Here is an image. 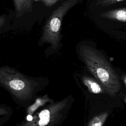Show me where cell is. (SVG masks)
<instances>
[{
  "mask_svg": "<svg viewBox=\"0 0 126 126\" xmlns=\"http://www.w3.org/2000/svg\"><path fill=\"white\" fill-rule=\"evenodd\" d=\"M47 83V79L43 77L29 76L13 67L0 65V87L21 108L26 109L29 106Z\"/></svg>",
  "mask_w": 126,
  "mask_h": 126,
  "instance_id": "6da1fadb",
  "label": "cell"
},
{
  "mask_svg": "<svg viewBox=\"0 0 126 126\" xmlns=\"http://www.w3.org/2000/svg\"><path fill=\"white\" fill-rule=\"evenodd\" d=\"M79 54L88 69L101 84L106 92L115 96L121 89L116 72L103 55L97 49L86 45L79 48Z\"/></svg>",
  "mask_w": 126,
  "mask_h": 126,
  "instance_id": "7a4b0ae2",
  "label": "cell"
},
{
  "mask_svg": "<svg viewBox=\"0 0 126 126\" xmlns=\"http://www.w3.org/2000/svg\"><path fill=\"white\" fill-rule=\"evenodd\" d=\"M78 0H66L63 1L52 13L47 21L41 38V41L51 44L53 49H56L61 38L62 22L67 11L77 4Z\"/></svg>",
  "mask_w": 126,
  "mask_h": 126,
  "instance_id": "3957f363",
  "label": "cell"
},
{
  "mask_svg": "<svg viewBox=\"0 0 126 126\" xmlns=\"http://www.w3.org/2000/svg\"><path fill=\"white\" fill-rule=\"evenodd\" d=\"M66 104V99L50 103L32 116L25 117L15 126H56Z\"/></svg>",
  "mask_w": 126,
  "mask_h": 126,
  "instance_id": "277c9868",
  "label": "cell"
},
{
  "mask_svg": "<svg viewBox=\"0 0 126 126\" xmlns=\"http://www.w3.org/2000/svg\"><path fill=\"white\" fill-rule=\"evenodd\" d=\"M53 100L51 99L47 94L44 95L37 96L33 101L25 109L26 117L32 116L37 112L38 109L41 108L49 103H52Z\"/></svg>",
  "mask_w": 126,
  "mask_h": 126,
  "instance_id": "5b68a950",
  "label": "cell"
},
{
  "mask_svg": "<svg viewBox=\"0 0 126 126\" xmlns=\"http://www.w3.org/2000/svg\"><path fill=\"white\" fill-rule=\"evenodd\" d=\"M100 16L103 18L110 20L126 22V7H123L105 11L101 14Z\"/></svg>",
  "mask_w": 126,
  "mask_h": 126,
  "instance_id": "8992f818",
  "label": "cell"
},
{
  "mask_svg": "<svg viewBox=\"0 0 126 126\" xmlns=\"http://www.w3.org/2000/svg\"><path fill=\"white\" fill-rule=\"evenodd\" d=\"M17 15L32 11V0H13Z\"/></svg>",
  "mask_w": 126,
  "mask_h": 126,
  "instance_id": "52a82bcc",
  "label": "cell"
},
{
  "mask_svg": "<svg viewBox=\"0 0 126 126\" xmlns=\"http://www.w3.org/2000/svg\"><path fill=\"white\" fill-rule=\"evenodd\" d=\"M13 114L12 108L4 104H0V126H3L11 118Z\"/></svg>",
  "mask_w": 126,
  "mask_h": 126,
  "instance_id": "ba28073f",
  "label": "cell"
},
{
  "mask_svg": "<svg viewBox=\"0 0 126 126\" xmlns=\"http://www.w3.org/2000/svg\"><path fill=\"white\" fill-rule=\"evenodd\" d=\"M82 80L84 84L91 92L96 94L102 92V89L101 87L93 78L87 76H84L82 78Z\"/></svg>",
  "mask_w": 126,
  "mask_h": 126,
  "instance_id": "9c48e42d",
  "label": "cell"
},
{
  "mask_svg": "<svg viewBox=\"0 0 126 126\" xmlns=\"http://www.w3.org/2000/svg\"><path fill=\"white\" fill-rule=\"evenodd\" d=\"M108 116V112H104L94 117L87 126H102Z\"/></svg>",
  "mask_w": 126,
  "mask_h": 126,
  "instance_id": "30bf717a",
  "label": "cell"
},
{
  "mask_svg": "<svg viewBox=\"0 0 126 126\" xmlns=\"http://www.w3.org/2000/svg\"><path fill=\"white\" fill-rule=\"evenodd\" d=\"M123 0H97V4L102 6H106L114 4Z\"/></svg>",
  "mask_w": 126,
  "mask_h": 126,
  "instance_id": "8fae6325",
  "label": "cell"
},
{
  "mask_svg": "<svg viewBox=\"0 0 126 126\" xmlns=\"http://www.w3.org/2000/svg\"><path fill=\"white\" fill-rule=\"evenodd\" d=\"M60 0H42L44 4L47 6H51Z\"/></svg>",
  "mask_w": 126,
  "mask_h": 126,
  "instance_id": "7c38bea8",
  "label": "cell"
},
{
  "mask_svg": "<svg viewBox=\"0 0 126 126\" xmlns=\"http://www.w3.org/2000/svg\"><path fill=\"white\" fill-rule=\"evenodd\" d=\"M5 22V18L4 16H2L0 17V27L2 26Z\"/></svg>",
  "mask_w": 126,
  "mask_h": 126,
  "instance_id": "4fadbf2b",
  "label": "cell"
},
{
  "mask_svg": "<svg viewBox=\"0 0 126 126\" xmlns=\"http://www.w3.org/2000/svg\"><path fill=\"white\" fill-rule=\"evenodd\" d=\"M125 83H126V77L125 79Z\"/></svg>",
  "mask_w": 126,
  "mask_h": 126,
  "instance_id": "5bb4252c",
  "label": "cell"
}]
</instances>
